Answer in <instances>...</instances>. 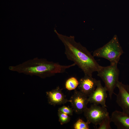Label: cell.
I'll return each mask as SVG.
<instances>
[{
    "mask_svg": "<svg viewBox=\"0 0 129 129\" xmlns=\"http://www.w3.org/2000/svg\"><path fill=\"white\" fill-rule=\"evenodd\" d=\"M87 122H86L82 119H79L74 125V128L75 129H89Z\"/></svg>",
    "mask_w": 129,
    "mask_h": 129,
    "instance_id": "cell-13",
    "label": "cell"
},
{
    "mask_svg": "<svg viewBox=\"0 0 129 129\" xmlns=\"http://www.w3.org/2000/svg\"><path fill=\"white\" fill-rule=\"evenodd\" d=\"M79 84V81L77 78L75 77H72L66 80L65 83V87L69 91L75 90L78 86Z\"/></svg>",
    "mask_w": 129,
    "mask_h": 129,
    "instance_id": "cell-12",
    "label": "cell"
},
{
    "mask_svg": "<svg viewBox=\"0 0 129 129\" xmlns=\"http://www.w3.org/2000/svg\"><path fill=\"white\" fill-rule=\"evenodd\" d=\"M58 113L59 121L61 125L66 124L70 121V118L69 115L59 112Z\"/></svg>",
    "mask_w": 129,
    "mask_h": 129,
    "instance_id": "cell-15",
    "label": "cell"
},
{
    "mask_svg": "<svg viewBox=\"0 0 129 129\" xmlns=\"http://www.w3.org/2000/svg\"><path fill=\"white\" fill-rule=\"evenodd\" d=\"M124 52L116 35L104 46L95 50L94 57L102 58L108 60L110 64H118Z\"/></svg>",
    "mask_w": 129,
    "mask_h": 129,
    "instance_id": "cell-3",
    "label": "cell"
},
{
    "mask_svg": "<svg viewBox=\"0 0 129 129\" xmlns=\"http://www.w3.org/2000/svg\"><path fill=\"white\" fill-rule=\"evenodd\" d=\"M97 81L92 76L85 75L79 81V91L88 97L96 89Z\"/></svg>",
    "mask_w": 129,
    "mask_h": 129,
    "instance_id": "cell-9",
    "label": "cell"
},
{
    "mask_svg": "<svg viewBox=\"0 0 129 129\" xmlns=\"http://www.w3.org/2000/svg\"><path fill=\"white\" fill-rule=\"evenodd\" d=\"M113 122L118 129H129V116L118 111L115 110L112 113L110 117Z\"/></svg>",
    "mask_w": 129,
    "mask_h": 129,
    "instance_id": "cell-10",
    "label": "cell"
},
{
    "mask_svg": "<svg viewBox=\"0 0 129 129\" xmlns=\"http://www.w3.org/2000/svg\"><path fill=\"white\" fill-rule=\"evenodd\" d=\"M47 94L49 103L51 104L54 105L64 104L69 102L62 92V89L59 86L54 89L47 92Z\"/></svg>",
    "mask_w": 129,
    "mask_h": 129,
    "instance_id": "cell-11",
    "label": "cell"
},
{
    "mask_svg": "<svg viewBox=\"0 0 129 129\" xmlns=\"http://www.w3.org/2000/svg\"><path fill=\"white\" fill-rule=\"evenodd\" d=\"M87 121L97 125H99L109 113L106 107L95 104L91 105L83 112Z\"/></svg>",
    "mask_w": 129,
    "mask_h": 129,
    "instance_id": "cell-5",
    "label": "cell"
},
{
    "mask_svg": "<svg viewBox=\"0 0 129 129\" xmlns=\"http://www.w3.org/2000/svg\"><path fill=\"white\" fill-rule=\"evenodd\" d=\"M107 90L102 86L100 80H98L96 87L91 94L88 97L89 102L106 107V100L107 97Z\"/></svg>",
    "mask_w": 129,
    "mask_h": 129,
    "instance_id": "cell-8",
    "label": "cell"
},
{
    "mask_svg": "<svg viewBox=\"0 0 129 129\" xmlns=\"http://www.w3.org/2000/svg\"><path fill=\"white\" fill-rule=\"evenodd\" d=\"M75 65L74 63L69 65H62L45 59L36 57L16 65L10 66L9 69L19 73L46 77L64 72L67 69Z\"/></svg>",
    "mask_w": 129,
    "mask_h": 129,
    "instance_id": "cell-2",
    "label": "cell"
},
{
    "mask_svg": "<svg viewBox=\"0 0 129 129\" xmlns=\"http://www.w3.org/2000/svg\"><path fill=\"white\" fill-rule=\"evenodd\" d=\"M74 111L77 114L83 113L87 108L89 102L88 97L79 91L75 90L69 100Z\"/></svg>",
    "mask_w": 129,
    "mask_h": 129,
    "instance_id": "cell-7",
    "label": "cell"
},
{
    "mask_svg": "<svg viewBox=\"0 0 129 129\" xmlns=\"http://www.w3.org/2000/svg\"><path fill=\"white\" fill-rule=\"evenodd\" d=\"M117 87L119 91L116 96V102L122 112L129 116V85L119 82Z\"/></svg>",
    "mask_w": 129,
    "mask_h": 129,
    "instance_id": "cell-6",
    "label": "cell"
},
{
    "mask_svg": "<svg viewBox=\"0 0 129 129\" xmlns=\"http://www.w3.org/2000/svg\"><path fill=\"white\" fill-rule=\"evenodd\" d=\"M118 64H111L107 66H101L97 71V75L104 83V86L108 92L110 99L114 93V91L119 82V71Z\"/></svg>",
    "mask_w": 129,
    "mask_h": 129,
    "instance_id": "cell-4",
    "label": "cell"
},
{
    "mask_svg": "<svg viewBox=\"0 0 129 129\" xmlns=\"http://www.w3.org/2000/svg\"><path fill=\"white\" fill-rule=\"evenodd\" d=\"M55 32L64 44V53L67 59L73 61L83 71L85 75L92 76L93 73L100 70V66L85 47L76 42L74 36H68Z\"/></svg>",
    "mask_w": 129,
    "mask_h": 129,
    "instance_id": "cell-1",
    "label": "cell"
},
{
    "mask_svg": "<svg viewBox=\"0 0 129 129\" xmlns=\"http://www.w3.org/2000/svg\"><path fill=\"white\" fill-rule=\"evenodd\" d=\"M58 112L67 114L69 115H73L74 110L72 108H70L69 106H63L59 108Z\"/></svg>",
    "mask_w": 129,
    "mask_h": 129,
    "instance_id": "cell-16",
    "label": "cell"
},
{
    "mask_svg": "<svg viewBox=\"0 0 129 129\" xmlns=\"http://www.w3.org/2000/svg\"><path fill=\"white\" fill-rule=\"evenodd\" d=\"M111 122L110 118L109 115H107L99 125L98 129H111L112 128L110 125Z\"/></svg>",
    "mask_w": 129,
    "mask_h": 129,
    "instance_id": "cell-14",
    "label": "cell"
}]
</instances>
